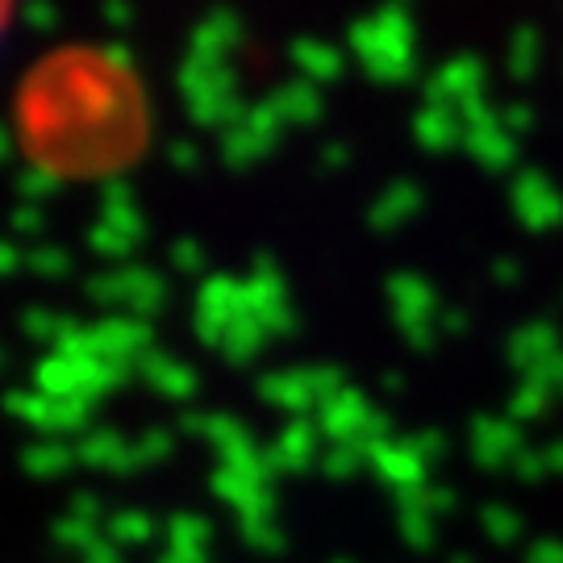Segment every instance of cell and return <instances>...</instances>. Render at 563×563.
Returning a JSON list of instances; mask_svg holds the SVG:
<instances>
[{
  "mask_svg": "<svg viewBox=\"0 0 563 563\" xmlns=\"http://www.w3.org/2000/svg\"><path fill=\"white\" fill-rule=\"evenodd\" d=\"M413 21L397 13V9H384V13H372L367 21H360L351 30V46L360 63L380 76V80H401L405 71L413 67V55H418V38H413Z\"/></svg>",
  "mask_w": 563,
  "mask_h": 563,
  "instance_id": "1",
  "label": "cell"
},
{
  "mask_svg": "<svg viewBox=\"0 0 563 563\" xmlns=\"http://www.w3.org/2000/svg\"><path fill=\"white\" fill-rule=\"evenodd\" d=\"M514 209H518V218H522L526 225L551 230V225L563 218V197L551 180L534 176V172H526L522 180L514 184Z\"/></svg>",
  "mask_w": 563,
  "mask_h": 563,
  "instance_id": "2",
  "label": "cell"
},
{
  "mask_svg": "<svg viewBox=\"0 0 563 563\" xmlns=\"http://www.w3.org/2000/svg\"><path fill=\"white\" fill-rule=\"evenodd\" d=\"M393 309H397V322H401L405 330H409V339H413V330H418V334L426 330V322H430V313L439 309V301H434V292L413 276V280L393 284Z\"/></svg>",
  "mask_w": 563,
  "mask_h": 563,
  "instance_id": "3",
  "label": "cell"
},
{
  "mask_svg": "<svg viewBox=\"0 0 563 563\" xmlns=\"http://www.w3.org/2000/svg\"><path fill=\"white\" fill-rule=\"evenodd\" d=\"M76 460V451L63 443V439H38V443L25 446V455H21V467L30 472V476H63L67 467Z\"/></svg>",
  "mask_w": 563,
  "mask_h": 563,
  "instance_id": "4",
  "label": "cell"
},
{
  "mask_svg": "<svg viewBox=\"0 0 563 563\" xmlns=\"http://www.w3.org/2000/svg\"><path fill=\"white\" fill-rule=\"evenodd\" d=\"M297 59H301L305 71H309V76H318V80H325V76H334V71H339V55H334V51H325L322 42H313V51L301 46V51H297Z\"/></svg>",
  "mask_w": 563,
  "mask_h": 563,
  "instance_id": "5",
  "label": "cell"
},
{
  "mask_svg": "<svg viewBox=\"0 0 563 563\" xmlns=\"http://www.w3.org/2000/svg\"><path fill=\"white\" fill-rule=\"evenodd\" d=\"M25 263H30L38 276H67V267H71V260L63 255L59 246H42V251H34Z\"/></svg>",
  "mask_w": 563,
  "mask_h": 563,
  "instance_id": "6",
  "label": "cell"
},
{
  "mask_svg": "<svg viewBox=\"0 0 563 563\" xmlns=\"http://www.w3.org/2000/svg\"><path fill=\"white\" fill-rule=\"evenodd\" d=\"M13 230H18V234H38L42 230L38 205H21V209H13Z\"/></svg>",
  "mask_w": 563,
  "mask_h": 563,
  "instance_id": "7",
  "label": "cell"
},
{
  "mask_svg": "<svg viewBox=\"0 0 563 563\" xmlns=\"http://www.w3.org/2000/svg\"><path fill=\"white\" fill-rule=\"evenodd\" d=\"M18 267H21V251L13 246V242L0 239V280H4V276H13Z\"/></svg>",
  "mask_w": 563,
  "mask_h": 563,
  "instance_id": "8",
  "label": "cell"
},
{
  "mask_svg": "<svg viewBox=\"0 0 563 563\" xmlns=\"http://www.w3.org/2000/svg\"><path fill=\"white\" fill-rule=\"evenodd\" d=\"M25 21H30V25H38V30H51V25H55V9H46V4H30V9H25Z\"/></svg>",
  "mask_w": 563,
  "mask_h": 563,
  "instance_id": "9",
  "label": "cell"
},
{
  "mask_svg": "<svg viewBox=\"0 0 563 563\" xmlns=\"http://www.w3.org/2000/svg\"><path fill=\"white\" fill-rule=\"evenodd\" d=\"M9 155V134H4V125H0V159Z\"/></svg>",
  "mask_w": 563,
  "mask_h": 563,
  "instance_id": "10",
  "label": "cell"
},
{
  "mask_svg": "<svg viewBox=\"0 0 563 563\" xmlns=\"http://www.w3.org/2000/svg\"><path fill=\"white\" fill-rule=\"evenodd\" d=\"M13 18V13H9V4H0V30H4V21Z\"/></svg>",
  "mask_w": 563,
  "mask_h": 563,
  "instance_id": "11",
  "label": "cell"
},
{
  "mask_svg": "<svg viewBox=\"0 0 563 563\" xmlns=\"http://www.w3.org/2000/svg\"><path fill=\"white\" fill-rule=\"evenodd\" d=\"M0 367H4V351H0Z\"/></svg>",
  "mask_w": 563,
  "mask_h": 563,
  "instance_id": "12",
  "label": "cell"
}]
</instances>
